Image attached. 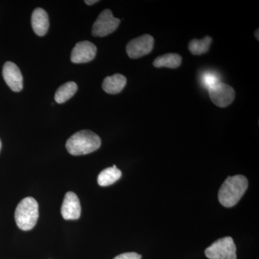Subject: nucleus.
Masks as SVG:
<instances>
[{
	"instance_id": "nucleus-13",
	"label": "nucleus",
	"mask_w": 259,
	"mask_h": 259,
	"mask_svg": "<svg viewBox=\"0 0 259 259\" xmlns=\"http://www.w3.org/2000/svg\"><path fill=\"white\" fill-rule=\"evenodd\" d=\"M121 177L122 172L115 165H113V166L109 167L101 171L97 178V182L101 187H107L120 180Z\"/></svg>"
},
{
	"instance_id": "nucleus-11",
	"label": "nucleus",
	"mask_w": 259,
	"mask_h": 259,
	"mask_svg": "<svg viewBox=\"0 0 259 259\" xmlns=\"http://www.w3.org/2000/svg\"><path fill=\"white\" fill-rule=\"evenodd\" d=\"M31 23L34 32L38 36H44L49 28V15L42 8H36L32 13Z\"/></svg>"
},
{
	"instance_id": "nucleus-18",
	"label": "nucleus",
	"mask_w": 259,
	"mask_h": 259,
	"mask_svg": "<svg viewBox=\"0 0 259 259\" xmlns=\"http://www.w3.org/2000/svg\"><path fill=\"white\" fill-rule=\"evenodd\" d=\"M141 255L135 252H130V253H124L122 254L117 255L113 259H141Z\"/></svg>"
},
{
	"instance_id": "nucleus-5",
	"label": "nucleus",
	"mask_w": 259,
	"mask_h": 259,
	"mask_svg": "<svg viewBox=\"0 0 259 259\" xmlns=\"http://www.w3.org/2000/svg\"><path fill=\"white\" fill-rule=\"evenodd\" d=\"M120 20L112 15L111 10H103L93 27V35L96 37H105L115 32L118 28Z\"/></svg>"
},
{
	"instance_id": "nucleus-10",
	"label": "nucleus",
	"mask_w": 259,
	"mask_h": 259,
	"mask_svg": "<svg viewBox=\"0 0 259 259\" xmlns=\"http://www.w3.org/2000/svg\"><path fill=\"white\" fill-rule=\"evenodd\" d=\"M61 211L65 220L79 219L81 215V204L79 197L74 192H69L66 194Z\"/></svg>"
},
{
	"instance_id": "nucleus-1",
	"label": "nucleus",
	"mask_w": 259,
	"mask_h": 259,
	"mask_svg": "<svg viewBox=\"0 0 259 259\" xmlns=\"http://www.w3.org/2000/svg\"><path fill=\"white\" fill-rule=\"evenodd\" d=\"M248 187V181L243 175L228 177L218 192L220 203L225 207L236 205L244 195Z\"/></svg>"
},
{
	"instance_id": "nucleus-3",
	"label": "nucleus",
	"mask_w": 259,
	"mask_h": 259,
	"mask_svg": "<svg viewBox=\"0 0 259 259\" xmlns=\"http://www.w3.org/2000/svg\"><path fill=\"white\" fill-rule=\"evenodd\" d=\"M38 216V204L32 197L22 199L15 209V219L17 226L23 231L32 229L36 225Z\"/></svg>"
},
{
	"instance_id": "nucleus-9",
	"label": "nucleus",
	"mask_w": 259,
	"mask_h": 259,
	"mask_svg": "<svg viewBox=\"0 0 259 259\" xmlns=\"http://www.w3.org/2000/svg\"><path fill=\"white\" fill-rule=\"evenodd\" d=\"M5 82L13 92L21 91L23 88V75L18 66L11 61L5 63L3 70Z\"/></svg>"
},
{
	"instance_id": "nucleus-19",
	"label": "nucleus",
	"mask_w": 259,
	"mask_h": 259,
	"mask_svg": "<svg viewBox=\"0 0 259 259\" xmlns=\"http://www.w3.org/2000/svg\"><path fill=\"white\" fill-rule=\"evenodd\" d=\"M98 0H86V1H84V3L88 5H93L95 4V3H98Z\"/></svg>"
},
{
	"instance_id": "nucleus-6",
	"label": "nucleus",
	"mask_w": 259,
	"mask_h": 259,
	"mask_svg": "<svg viewBox=\"0 0 259 259\" xmlns=\"http://www.w3.org/2000/svg\"><path fill=\"white\" fill-rule=\"evenodd\" d=\"M154 39L151 35H146L133 39L127 44L126 52L131 59H139L150 54L153 49Z\"/></svg>"
},
{
	"instance_id": "nucleus-12",
	"label": "nucleus",
	"mask_w": 259,
	"mask_h": 259,
	"mask_svg": "<svg viewBox=\"0 0 259 259\" xmlns=\"http://www.w3.org/2000/svg\"><path fill=\"white\" fill-rule=\"evenodd\" d=\"M126 83H127V79L125 76L120 74H116L107 76L104 79L102 89L107 94L116 95L122 91L125 87Z\"/></svg>"
},
{
	"instance_id": "nucleus-15",
	"label": "nucleus",
	"mask_w": 259,
	"mask_h": 259,
	"mask_svg": "<svg viewBox=\"0 0 259 259\" xmlns=\"http://www.w3.org/2000/svg\"><path fill=\"white\" fill-rule=\"evenodd\" d=\"M77 84L74 81H69L61 85L55 94V100L57 103L62 104L71 99L77 92Z\"/></svg>"
},
{
	"instance_id": "nucleus-7",
	"label": "nucleus",
	"mask_w": 259,
	"mask_h": 259,
	"mask_svg": "<svg viewBox=\"0 0 259 259\" xmlns=\"http://www.w3.org/2000/svg\"><path fill=\"white\" fill-rule=\"evenodd\" d=\"M209 98L216 106L226 107L235 99L234 89L227 83L219 82L208 90Z\"/></svg>"
},
{
	"instance_id": "nucleus-4",
	"label": "nucleus",
	"mask_w": 259,
	"mask_h": 259,
	"mask_svg": "<svg viewBox=\"0 0 259 259\" xmlns=\"http://www.w3.org/2000/svg\"><path fill=\"white\" fill-rule=\"evenodd\" d=\"M204 253L209 259H237L236 246L231 237L218 239Z\"/></svg>"
},
{
	"instance_id": "nucleus-14",
	"label": "nucleus",
	"mask_w": 259,
	"mask_h": 259,
	"mask_svg": "<svg viewBox=\"0 0 259 259\" xmlns=\"http://www.w3.org/2000/svg\"><path fill=\"white\" fill-rule=\"evenodd\" d=\"M182 57L177 54H166L158 56L153 61V64L156 68H170L176 69L182 64Z\"/></svg>"
},
{
	"instance_id": "nucleus-20",
	"label": "nucleus",
	"mask_w": 259,
	"mask_h": 259,
	"mask_svg": "<svg viewBox=\"0 0 259 259\" xmlns=\"http://www.w3.org/2000/svg\"><path fill=\"white\" fill-rule=\"evenodd\" d=\"M255 37H256L257 40H259V38H258V29H257V30H255Z\"/></svg>"
},
{
	"instance_id": "nucleus-16",
	"label": "nucleus",
	"mask_w": 259,
	"mask_h": 259,
	"mask_svg": "<svg viewBox=\"0 0 259 259\" xmlns=\"http://www.w3.org/2000/svg\"><path fill=\"white\" fill-rule=\"evenodd\" d=\"M212 41V37L209 36L204 37L201 40L193 39L189 44V50L193 55H202L209 51Z\"/></svg>"
},
{
	"instance_id": "nucleus-21",
	"label": "nucleus",
	"mask_w": 259,
	"mask_h": 259,
	"mask_svg": "<svg viewBox=\"0 0 259 259\" xmlns=\"http://www.w3.org/2000/svg\"><path fill=\"white\" fill-rule=\"evenodd\" d=\"M1 148H2V142H1V140H0V151H1Z\"/></svg>"
},
{
	"instance_id": "nucleus-2",
	"label": "nucleus",
	"mask_w": 259,
	"mask_h": 259,
	"mask_svg": "<svg viewBox=\"0 0 259 259\" xmlns=\"http://www.w3.org/2000/svg\"><path fill=\"white\" fill-rule=\"evenodd\" d=\"M100 146V136L89 130L76 133L68 139L66 144V149L73 156L89 154L98 150Z\"/></svg>"
},
{
	"instance_id": "nucleus-17",
	"label": "nucleus",
	"mask_w": 259,
	"mask_h": 259,
	"mask_svg": "<svg viewBox=\"0 0 259 259\" xmlns=\"http://www.w3.org/2000/svg\"><path fill=\"white\" fill-rule=\"evenodd\" d=\"M202 83L203 86L207 90L209 88H212V86L215 85L216 83H219V76L218 74L215 72H212V71H206V72L202 74Z\"/></svg>"
},
{
	"instance_id": "nucleus-8",
	"label": "nucleus",
	"mask_w": 259,
	"mask_h": 259,
	"mask_svg": "<svg viewBox=\"0 0 259 259\" xmlns=\"http://www.w3.org/2000/svg\"><path fill=\"white\" fill-rule=\"evenodd\" d=\"M97 54V47L90 41L76 44L71 54V61L74 64H84L93 61Z\"/></svg>"
}]
</instances>
